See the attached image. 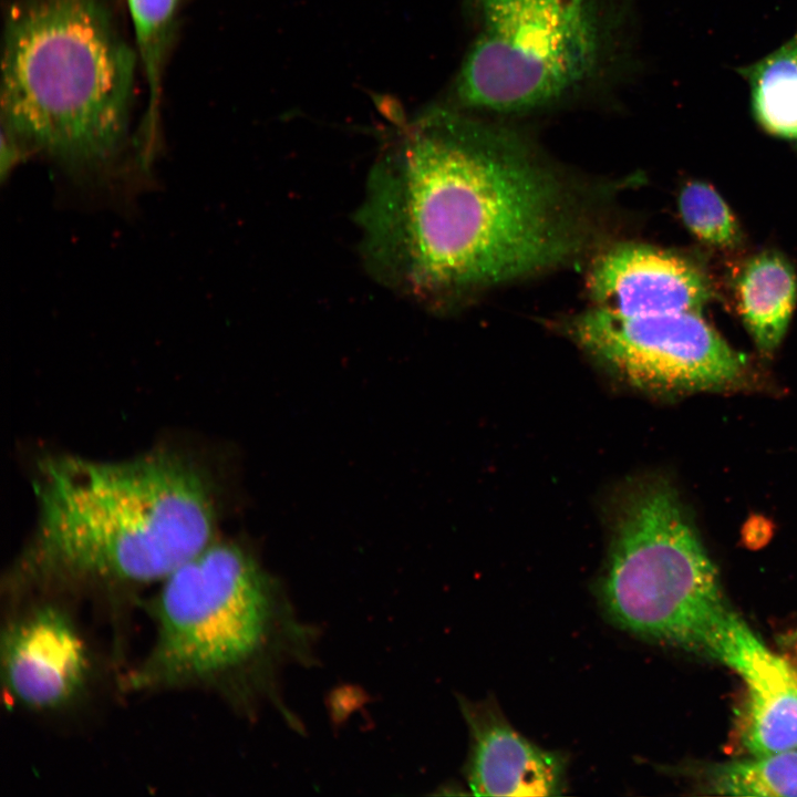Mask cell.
Listing matches in <instances>:
<instances>
[{
    "label": "cell",
    "instance_id": "6da1fadb",
    "mask_svg": "<svg viewBox=\"0 0 797 797\" xmlns=\"http://www.w3.org/2000/svg\"><path fill=\"white\" fill-rule=\"evenodd\" d=\"M358 224L373 275L424 301L557 266L582 239L566 189L520 141L441 110L377 159Z\"/></svg>",
    "mask_w": 797,
    "mask_h": 797
},
{
    "label": "cell",
    "instance_id": "7a4b0ae2",
    "mask_svg": "<svg viewBox=\"0 0 797 797\" xmlns=\"http://www.w3.org/2000/svg\"><path fill=\"white\" fill-rule=\"evenodd\" d=\"M35 527L13 577L28 584L163 581L216 538L208 472L157 448L124 460L40 459Z\"/></svg>",
    "mask_w": 797,
    "mask_h": 797
},
{
    "label": "cell",
    "instance_id": "3957f363",
    "mask_svg": "<svg viewBox=\"0 0 797 797\" xmlns=\"http://www.w3.org/2000/svg\"><path fill=\"white\" fill-rule=\"evenodd\" d=\"M135 68L103 0H18L4 29L2 132L77 179L104 177L127 135Z\"/></svg>",
    "mask_w": 797,
    "mask_h": 797
},
{
    "label": "cell",
    "instance_id": "277c9868",
    "mask_svg": "<svg viewBox=\"0 0 797 797\" xmlns=\"http://www.w3.org/2000/svg\"><path fill=\"white\" fill-rule=\"evenodd\" d=\"M138 687L246 677L267 687L309 656L312 631L247 545L214 540L162 581Z\"/></svg>",
    "mask_w": 797,
    "mask_h": 797
},
{
    "label": "cell",
    "instance_id": "5b68a950",
    "mask_svg": "<svg viewBox=\"0 0 797 797\" xmlns=\"http://www.w3.org/2000/svg\"><path fill=\"white\" fill-rule=\"evenodd\" d=\"M599 594L621 628L720 663L744 621L679 496L662 479L642 480L621 497Z\"/></svg>",
    "mask_w": 797,
    "mask_h": 797
},
{
    "label": "cell",
    "instance_id": "8992f818",
    "mask_svg": "<svg viewBox=\"0 0 797 797\" xmlns=\"http://www.w3.org/2000/svg\"><path fill=\"white\" fill-rule=\"evenodd\" d=\"M482 24L456 80L463 106L513 113L559 99L596 55L588 14L549 0H470Z\"/></svg>",
    "mask_w": 797,
    "mask_h": 797
},
{
    "label": "cell",
    "instance_id": "52a82bcc",
    "mask_svg": "<svg viewBox=\"0 0 797 797\" xmlns=\"http://www.w3.org/2000/svg\"><path fill=\"white\" fill-rule=\"evenodd\" d=\"M571 337L628 384L661 395L737 390L748 362L700 311L624 315L600 308L577 317Z\"/></svg>",
    "mask_w": 797,
    "mask_h": 797
},
{
    "label": "cell",
    "instance_id": "ba28073f",
    "mask_svg": "<svg viewBox=\"0 0 797 797\" xmlns=\"http://www.w3.org/2000/svg\"><path fill=\"white\" fill-rule=\"evenodd\" d=\"M2 670L22 705L53 710L74 700L89 679L87 646L62 609L35 607L12 621L2 638Z\"/></svg>",
    "mask_w": 797,
    "mask_h": 797
},
{
    "label": "cell",
    "instance_id": "9c48e42d",
    "mask_svg": "<svg viewBox=\"0 0 797 797\" xmlns=\"http://www.w3.org/2000/svg\"><path fill=\"white\" fill-rule=\"evenodd\" d=\"M588 289L597 308L631 317L700 311L712 298L711 283L696 266L641 245L603 253Z\"/></svg>",
    "mask_w": 797,
    "mask_h": 797
},
{
    "label": "cell",
    "instance_id": "30bf717a",
    "mask_svg": "<svg viewBox=\"0 0 797 797\" xmlns=\"http://www.w3.org/2000/svg\"><path fill=\"white\" fill-rule=\"evenodd\" d=\"M470 734L465 774L479 796H557L566 789L567 758L518 733L494 702L462 701Z\"/></svg>",
    "mask_w": 797,
    "mask_h": 797
},
{
    "label": "cell",
    "instance_id": "8fae6325",
    "mask_svg": "<svg viewBox=\"0 0 797 797\" xmlns=\"http://www.w3.org/2000/svg\"><path fill=\"white\" fill-rule=\"evenodd\" d=\"M746 691L742 738L749 754L797 751V667L744 622L723 662Z\"/></svg>",
    "mask_w": 797,
    "mask_h": 797
},
{
    "label": "cell",
    "instance_id": "7c38bea8",
    "mask_svg": "<svg viewBox=\"0 0 797 797\" xmlns=\"http://www.w3.org/2000/svg\"><path fill=\"white\" fill-rule=\"evenodd\" d=\"M738 311L756 345L773 352L783 340L797 297L791 266L779 255L763 252L744 266L736 284Z\"/></svg>",
    "mask_w": 797,
    "mask_h": 797
},
{
    "label": "cell",
    "instance_id": "4fadbf2b",
    "mask_svg": "<svg viewBox=\"0 0 797 797\" xmlns=\"http://www.w3.org/2000/svg\"><path fill=\"white\" fill-rule=\"evenodd\" d=\"M736 72L748 84L756 123L770 135L797 141V30L777 49Z\"/></svg>",
    "mask_w": 797,
    "mask_h": 797
},
{
    "label": "cell",
    "instance_id": "5bb4252c",
    "mask_svg": "<svg viewBox=\"0 0 797 797\" xmlns=\"http://www.w3.org/2000/svg\"><path fill=\"white\" fill-rule=\"evenodd\" d=\"M684 772L708 795L797 797V751L749 754Z\"/></svg>",
    "mask_w": 797,
    "mask_h": 797
},
{
    "label": "cell",
    "instance_id": "9a60e30c",
    "mask_svg": "<svg viewBox=\"0 0 797 797\" xmlns=\"http://www.w3.org/2000/svg\"><path fill=\"white\" fill-rule=\"evenodd\" d=\"M148 82L151 111L157 102L161 62L179 0H126Z\"/></svg>",
    "mask_w": 797,
    "mask_h": 797
},
{
    "label": "cell",
    "instance_id": "2e32d148",
    "mask_svg": "<svg viewBox=\"0 0 797 797\" xmlns=\"http://www.w3.org/2000/svg\"><path fill=\"white\" fill-rule=\"evenodd\" d=\"M679 208L684 224L698 239L718 247H734L739 241L738 225L712 186L689 183L680 194Z\"/></svg>",
    "mask_w": 797,
    "mask_h": 797
},
{
    "label": "cell",
    "instance_id": "e0dca14e",
    "mask_svg": "<svg viewBox=\"0 0 797 797\" xmlns=\"http://www.w3.org/2000/svg\"><path fill=\"white\" fill-rule=\"evenodd\" d=\"M555 6L559 7L560 9L578 13V14H584L586 11V1L587 0H549Z\"/></svg>",
    "mask_w": 797,
    "mask_h": 797
}]
</instances>
